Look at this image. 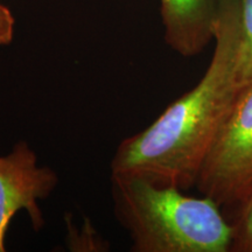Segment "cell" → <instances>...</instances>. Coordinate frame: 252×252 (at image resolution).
I'll return each instance as SVG.
<instances>
[{"label": "cell", "instance_id": "obj_7", "mask_svg": "<svg viewBox=\"0 0 252 252\" xmlns=\"http://www.w3.org/2000/svg\"><path fill=\"white\" fill-rule=\"evenodd\" d=\"M230 252H252V190L236 207Z\"/></svg>", "mask_w": 252, "mask_h": 252}, {"label": "cell", "instance_id": "obj_6", "mask_svg": "<svg viewBox=\"0 0 252 252\" xmlns=\"http://www.w3.org/2000/svg\"><path fill=\"white\" fill-rule=\"evenodd\" d=\"M216 14L232 34L236 81L241 91L252 82V0H219Z\"/></svg>", "mask_w": 252, "mask_h": 252}, {"label": "cell", "instance_id": "obj_3", "mask_svg": "<svg viewBox=\"0 0 252 252\" xmlns=\"http://www.w3.org/2000/svg\"><path fill=\"white\" fill-rule=\"evenodd\" d=\"M195 186L220 207H237L252 190V82L232 103Z\"/></svg>", "mask_w": 252, "mask_h": 252}, {"label": "cell", "instance_id": "obj_8", "mask_svg": "<svg viewBox=\"0 0 252 252\" xmlns=\"http://www.w3.org/2000/svg\"><path fill=\"white\" fill-rule=\"evenodd\" d=\"M14 34V18L11 11L0 2V46L11 43Z\"/></svg>", "mask_w": 252, "mask_h": 252}, {"label": "cell", "instance_id": "obj_1", "mask_svg": "<svg viewBox=\"0 0 252 252\" xmlns=\"http://www.w3.org/2000/svg\"><path fill=\"white\" fill-rule=\"evenodd\" d=\"M213 39L215 50L202 78L145 130L119 144L111 160V176L139 178L184 190L196 185L239 94L234 39L228 25L217 15Z\"/></svg>", "mask_w": 252, "mask_h": 252}, {"label": "cell", "instance_id": "obj_5", "mask_svg": "<svg viewBox=\"0 0 252 252\" xmlns=\"http://www.w3.org/2000/svg\"><path fill=\"white\" fill-rule=\"evenodd\" d=\"M167 45L182 56H194L214 37L219 0H160Z\"/></svg>", "mask_w": 252, "mask_h": 252}, {"label": "cell", "instance_id": "obj_4", "mask_svg": "<svg viewBox=\"0 0 252 252\" xmlns=\"http://www.w3.org/2000/svg\"><path fill=\"white\" fill-rule=\"evenodd\" d=\"M58 184L52 169L37 165L36 154L26 143H19L7 156L0 157V252L13 216L26 210L34 228L43 224L37 202L48 196Z\"/></svg>", "mask_w": 252, "mask_h": 252}, {"label": "cell", "instance_id": "obj_2", "mask_svg": "<svg viewBox=\"0 0 252 252\" xmlns=\"http://www.w3.org/2000/svg\"><path fill=\"white\" fill-rule=\"evenodd\" d=\"M115 213L135 252H230L232 228L220 204L171 185L111 176Z\"/></svg>", "mask_w": 252, "mask_h": 252}]
</instances>
